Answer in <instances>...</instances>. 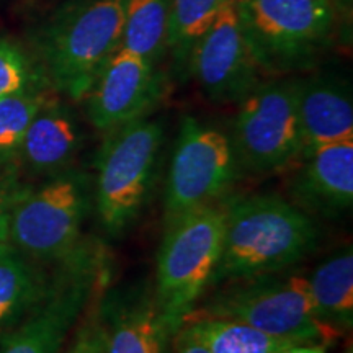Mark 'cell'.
I'll list each match as a JSON object with an SVG mask.
<instances>
[{
	"mask_svg": "<svg viewBox=\"0 0 353 353\" xmlns=\"http://www.w3.org/2000/svg\"><path fill=\"white\" fill-rule=\"evenodd\" d=\"M345 353H353V350H352V345H350V347H348V350H347Z\"/></svg>",
	"mask_w": 353,
	"mask_h": 353,
	"instance_id": "83f0119b",
	"label": "cell"
},
{
	"mask_svg": "<svg viewBox=\"0 0 353 353\" xmlns=\"http://www.w3.org/2000/svg\"><path fill=\"white\" fill-rule=\"evenodd\" d=\"M170 353H210L208 348L200 341H196L185 327H180L179 332L174 335L170 345Z\"/></svg>",
	"mask_w": 353,
	"mask_h": 353,
	"instance_id": "484cf974",
	"label": "cell"
},
{
	"mask_svg": "<svg viewBox=\"0 0 353 353\" xmlns=\"http://www.w3.org/2000/svg\"><path fill=\"white\" fill-rule=\"evenodd\" d=\"M52 272L10 242H0V341L46 296Z\"/></svg>",
	"mask_w": 353,
	"mask_h": 353,
	"instance_id": "e0dca14e",
	"label": "cell"
},
{
	"mask_svg": "<svg viewBox=\"0 0 353 353\" xmlns=\"http://www.w3.org/2000/svg\"><path fill=\"white\" fill-rule=\"evenodd\" d=\"M37 87H50L41 65L19 43L0 38V99Z\"/></svg>",
	"mask_w": 353,
	"mask_h": 353,
	"instance_id": "603a6c76",
	"label": "cell"
},
{
	"mask_svg": "<svg viewBox=\"0 0 353 353\" xmlns=\"http://www.w3.org/2000/svg\"><path fill=\"white\" fill-rule=\"evenodd\" d=\"M210 353H276L293 342L276 339L244 322L211 316H190L182 325Z\"/></svg>",
	"mask_w": 353,
	"mask_h": 353,
	"instance_id": "d6986e66",
	"label": "cell"
},
{
	"mask_svg": "<svg viewBox=\"0 0 353 353\" xmlns=\"http://www.w3.org/2000/svg\"><path fill=\"white\" fill-rule=\"evenodd\" d=\"M259 70L231 0L198 41L190 76L196 79L210 100L239 103L259 85Z\"/></svg>",
	"mask_w": 353,
	"mask_h": 353,
	"instance_id": "7c38bea8",
	"label": "cell"
},
{
	"mask_svg": "<svg viewBox=\"0 0 353 353\" xmlns=\"http://www.w3.org/2000/svg\"><path fill=\"white\" fill-rule=\"evenodd\" d=\"M231 0H170L167 50L175 72L190 76V63L196 44Z\"/></svg>",
	"mask_w": 353,
	"mask_h": 353,
	"instance_id": "44dd1931",
	"label": "cell"
},
{
	"mask_svg": "<svg viewBox=\"0 0 353 353\" xmlns=\"http://www.w3.org/2000/svg\"><path fill=\"white\" fill-rule=\"evenodd\" d=\"M298 114L301 159L324 145L353 141V101L345 82L334 77L299 81Z\"/></svg>",
	"mask_w": 353,
	"mask_h": 353,
	"instance_id": "2e32d148",
	"label": "cell"
},
{
	"mask_svg": "<svg viewBox=\"0 0 353 353\" xmlns=\"http://www.w3.org/2000/svg\"><path fill=\"white\" fill-rule=\"evenodd\" d=\"M107 268L100 247L83 241L69 259L54 265L46 296L0 341V353H59L107 278Z\"/></svg>",
	"mask_w": 353,
	"mask_h": 353,
	"instance_id": "ba28073f",
	"label": "cell"
},
{
	"mask_svg": "<svg viewBox=\"0 0 353 353\" xmlns=\"http://www.w3.org/2000/svg\"><path fill=\"white\" fill-rule=\"evenodd\" d=\"M224 244L210 288L234 280L285 272L316 249L314 219L275 193L231 196Z\"/></svg>",
	"mask_w": 353,
	"mask_h": 353,
	"instance_id": "6da1fadb",
	"label": "cell"
},
{
	"mask_svg": "<svg viewBox=\"0 0 353 353\" xmlns=\"http://www.w3.org/2000/svg\"><path fill=\"white\" fill-rule=\"evenodd\" d=\"M224 229L223 203L201 206L165 226L152 291L159 311L175 334L210 290L223 254Z\"/></svg>",
	"mask_w": 353,
	"mask_h": 353,
	"instance_id": "3957f363",
	"label": "cell"
},
{
	"mask_svg": "<svg viewBox=\"0 0 353 353\" xmlns=\"http://www.w3.org/2000/svg\"><path fill=\"white\" fill-rule=\"evenodd\" d=\"M165 130L161 120L141 118L105 134L97 154L94 205L110 237L132 228L151 196Z\"/></svg>",
	"mask_w": 353,
	"mask_h": 353,
	"instance_id": "5b68a950",
	"label": "cell"
},
{
	"mask_svg": "<svg viewBox=\"0 0 353 353\" xmlns=\"http://www.w3.org/2000/svg\"><path fill=\"white\" fill-rule=\"evenodd\" d=\"M218 286L190 316L239 321L293 343L329 345L339 335L317 316L306 276L278 272Z\"/></svg>",
	"mask_w": 353,
	"mask_h": 353,
	"instance_id": "277c9868",
	"label": "cell"
},
{
	"mask_svg": "<svg viewBox=\"0 0 353 353\" xmlns=\"http://www.w3.org/2000/svg\"><path fill=\"white\" fill-rule=\"evenodd\" d=\"M317 316L335 330L353 325V252L352 247L330 255L307 278Z\"/></svg>",
	"mask_w": 353,
	"mask_h": 353,
	"instance_id": "ac0fdd59",
	"label": "cell"
},
{
	"mask_svg": "<svg viewBox=\"0 0 353 353\" xmlns=\"http://www.w3.org/2000/svg\"><path fill=\"white\" fill-rule=\"evenodd\" d=\"M26 187L20 180L19 169H0V242L8 239L13 208Z\"/></svg>",
	"mask_w": 353,
	"mask_h": 353,
	"instance_id": "cb8c5ba5",
	"label": "cell"
},
{
	"mask_svg": "<svg viewBox=\"0 0 353 353\" xmlns=\"http://www.w3.org/2000/svg\"><path fill=\"white\" fill-rule=\"evenodd\" d=\"M48 88H28L0 99V169H19V154L26 130L51 97Z\"/></svg>",
	"mask_w": 353,
	"mask_h": 353,
	"instance_id": "7402d4cb",
	"label": "cell"
},
{
	"mask_svg": "<svg viewBox=\"0 0 353 353\" xmlns=\"http://www.w3.org/2000/svg\"><path fill=\"white\" fill-rule=\"evenodd\" d=\"M276 353H327V345L324 343H293Z\"/></svg>",
	"mask_w": 353,
	"mask_h": 353,
	"instance_id": "4316f807",
	"label": "cell"
},
{
	"mask_svg": "<svg viewBox=\"0 0 353 353\" xmlns=\"http://www.w3.org/2000/svg\"><path fill=\"white\" fill-rule=\"evenodd\" d=\"M68 353H105V339L97 307L87 321L79 325Z\"/></svg>",
	"mask_w": 353,
	"mask_h": 353,
	"instance_id": "d4e9b609",
	"label": "cell"
},
{
	"mask_svg": "<svg viewBox=\"0 0 353 353\" xmlns=\"http://www.w3.org/2000/svg\"><path fill=\"white\" fill-rule=\"evenodd\" d=\"M239 174L231 136L185 117L167 172L164 226L190 211L219 203Z\"/></svg>",
	"mask_w": 353,
	"mask_h": 353,
	"instance_id": "9c48e42d",
	"label": "cell"
},
{
	"mask_svg": "<svg viewBox=\"0 0 353 353\" xmlns=\"http://www.w3.org/2000/svg\"><path fill=\"white\" fill-rule=\"evenodd\" d=\"M164 94L165 77L159 64L120 48L85 95L88 121L107 134L148 117Z\"/></svg>",
	"mask_w": 353,
	"mask_h": 353,
	"instance_id": "8fae6325",
	"label": "cell"
},
{
	"mask_svg": "<svg viewBox=\"0 0 353 353\" xmlns=\"http://www.w3.org/2000/svg\"><path fill=\"white\" fill-rule=\"evenodd\" d=\"M92 206L94 179L74 167L28 185L13 208L7 241L43 265L63 262L82 245Z\"/></svg>",
	"mask_w": 353,
	"mask_h": 353,
	"instance_id": "8992f818",
	"label": "cell"
},
{
	"mask_svg": "<svg viewBox=\"0 0 353 353\" xmlns=\"http://www.w3.org/2000/svg\"><path fill=\"white\" fill-rule=\"evenodd\" d=\"M259 68L270 74L307 69L335 30L332 0H234Z\"/></svg>",
	"mask_w": 353,
	"mask_h": 353,
	"instance_id": "52a82bcc",
	"label": "cell"
},
{
	"mask_svg": "<svg viewBox=\"0 0 353 353\" xmlns=\"http://www.w3.org/2000/svg\"><path fill=\"white\" fill-rule=\"evenodd\" d=\"M298 82L259 83L239 101L231 141L241 172L267 175L301 159Z\"/></svg>",
	"mask_w": 353,
	"mask_h": 353,
	"instance_id": "30bf717a",
	"label": "cell"
},
{
	"mask_svg": "<svg viewBox=\"0 0 353 353\" xmlns=\"http://www.w3.org/2000/svg\"><path fill=\"white\" fill-rule=\"evenodd\" d=\"M83 131L69 105L50 97L26 130L19 154V170L50 179L72 169L82 151Z\"/></svg>",
	"mask_w": 353,
	"mask_h": 353,
	"instance_id": "9a60e30c",
	"label": "cell"
},
{
	"mask_svg": "<svg viewBox=\"0 0 353 353\" xmlns=\"http://www.w3.org/2000/svg\"><path fill=\"white\" fill-rule=\"evenodd\" d=\"M301 161L286 185L293 205L322 218H335L352 208L353 141L324 145Z\"/></svg>",
	"mask_w": 353,
	"mask_h": 353,
	"instance_id": "5bb4252c",
	"label": "cell"
},
{
	"mask_svg": "<svg viewBox=\"0 0 353 353\" xmlns=\"http://www.w3.org/2000/svg\"><path fill=\"white\" fill-rule=\"evenodd\" d=\"M105 353H170L175 332L159 311L154 291L132 285L108 291L97 303Z\"/></svg>",
	"mask_w": 353,
	"mask_h": 353,
	"instance_id": "4fadbf2b",
	"label": "cell"
},
{
	"mask_svg": "<svg viewBox=\"0 0 353 353\" xmlns=\"http://www.w3.org/2000/svg\"><path fill=\"white\" fill-rule=\"evenodd\" d=\"M169 20L170 0H126L120 48L159 64L167 51Z\"/></svg>",
	"mask_w": 353,
	"mask_h": 353,
	"instance_id": "ffe728a7",
	"label": "cell"
},
{
	"mask_svg": "<svg viewBox=\"0 0 353 353\" xmlns=\"http://www.w3.org/2000/svg\"><path fill=\"white\" fill-rule=\"evenodd\" d=\"M126 0H77L48 23L39 39L41 69L52 90L85 99L100 70L120 50Z\"/></svg>",
	"mask_w": 353,
	"mask_h": 353,
	"instance_id": "7a4b0ae2",
	"label": "cell"
}]
</instances>
